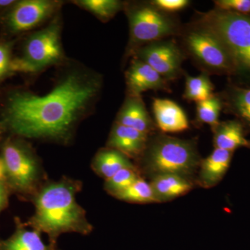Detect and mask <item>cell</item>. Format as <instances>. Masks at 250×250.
<instances>
[{
    "instance_id": "31",
    "label": "cell",
    "mask_w": 250,
    "mask_h": 250,
    "mask_svg": "<svg viewBox=\"0 0 250 250\" xmlns=\"http://www.w3.org/2000/svg\"><path fill=\"white\" fill-rule=\"evenodd\" d=\"M16 1H10V0H7V1H5V0H0V6L1 7H6V6H10V5L14 4Z\"/></svg>"
},
{
    "instance_id": "26",
    "label": "cell",
    "mask_w": 250,
    "mask_h": 250,
    "mask_svg": "<svg viewBox=\"0 0 250 250\" xmlns=\"http://www.w3.org/2000/svg\"><path fill=\"white\" fill-rule=\"evenodd\" d=\"M214 4L215 9L250 15V0H217Z\"/></svg>"
},
{
    "instance_id": "7",
    "label": "cell",
    "mask_w": 250,
    "mask_h": 250,
    "mask_svg": "<svg viewBox=\"0 0 250 250\" xmlns=\"http://www.w3.org/2000/svg\"><path fill=\"white\" fill-rule=\"evenodd\" d=\"M126 10L130 48L133 52L147 44L181 35L183 30L177 20L156 9L150 2L137 4Z\"/></svg>"
},
{
    "instance_id": "30",
    "label": "cell",
    "mask_w": 250,
    "mask_h": 250,
    "mask_svg": "<svg viewBox=\"0 0 250 250\" xmlns=\"http://www.w3.org/2000/svg\"><path fill=\"white\" fill-rule=\"evenodd\" d=\"M0 182L6 183V167H5L4 161L1 156H0Z\"/></svg>"
},
{
    "instance_id": "22",
    "label": "cell",
    "mask_w": 250,
    "mask_h": 250,
    "mask_svg": "<svg viewBox=\"0 0 250 250\" xmlns=\"http://www.w3.org/2000/svg\"><path fill=\"white\" fill-rule=\"evenodd\" d=\"M115 197L129 203H158L152 186L142 177Z\"/></svg>"
},
{
    "instance_id": "28",
    "label": "cell",
    "mask_w": 250,
    "mask_h": 250,
    "mask_svg": "<svg viewBox=\"0 0 250 250\" xmlns=\"http://www.w3.org/2000/svg\"><path fill=\"white\" fill-rule=\"evenodd\" d=\"M12 59L11 57V47L6 44H0V80L4 78L10 71Z\"/></svg>"
},
{
    "instance_id": "11",
    "label": "cell",
    "mask_w": 250,
    "mask_h": 250,
    "mask_svg": "<svg viewBox=\"0 0 250 250\" xmlns=\"http://www.w3.org/2000/svg\"><path fill=\"white\" fill-rule=\"evenodd\" d=\"M128 95L139 97L147 90H168L167 81L146 62L134 57L126 72Z\"/></svg>"
},
{
    "instance_id": "8",
    "label": "cell",
    "mask_w": 250,
    "mask_h": 250,
    "mask_svg": "<svg viewBox=\"0 0 250 250\" xmlns=\"http://www.w3.org/2000/svg\"><path fill=\"white\" fill-rule=\"evenodd\" d=\"M182 41L186 52L204 71L209 74L233 75L231 58L222 42L209 30L194 22L182 30Z\"/></svg>"
},
{
    "instance_id": "21",
    "label": "cell",
    "mask_w": 250,
    "mask_h": 250,
    "mask_svg": "<svg viewBox=\"0 0 250 250\" xmlns=\"http://www.w3.org/2000/svg\"><path fill=\"white\" fill-rule=\"evenodd\" d=\"M209 75L205 72H202L197 77L187 75L183 98L187 101L198 103L213 96L214 85L212 83Z\"/></svg>"
},
{
    "instance_id": "3",
    "label": "cell",
    "mask_w": 250,
    "mask_h": 250,
    "mask_svg": "<svg viewBox=\"0 0 250 250\" xmlns=\"http://www.w3.org/2000/svg\"><path fill=\"white\" fill-rule=\"evenodd\" d=\"M195 22L211 31L226 49L233 65L231 83L250 86V15L213 9Z\"/></svg>"
},
{
    "instance_id": "20",
    "label": "cell",
    "mask_w": 250,
    "mask_h": 250,
    "mask_svg": "<svg viewBox=\"0 0 250 250\" xmlns=\"http://www.w3.org/2000/svg\"><path fill=\"white\" fill-rule=\"evenodd\" d=\"M92 168L105 181L113 177L118 171L135 167L129 158L114 149L106 147L100 149L94 157Z\"/></svg>"
},
{
    "instance_id": "19",
    "label": "cell",
    "mask_w": 250,
    "mask_h": 250,
    "mask_svg": "<svg viewBox=\"0 0 250 250\" xmlns=\"http://www.w3.org/2000/svg\"><path fill=\"white\" fill-rule=\"evenodd\" d=\"M16 229L8 239L0 241V250H60L57 246L45 245L41 233L36 230L27 229L25 224L16 218Z\"/></svg>"
},
{
    "instance_id": "17",
    "label": "cell",
    "mask_w": 250,
    "mask_h": 250,
    "mask_svg": "<svg viewBox=\"0 0 250 250\" xmlns=\"http://www.w3.org/2000/svg\"><path fill=\"white\" fill-rule=\"evenodd\" d=\"M158 203L171 201L187 194L194 187L193 181L176 174H160L149 182Z\"/></svg>"
},
{
    "instance_id": "9",
    "label": "cell",
    "mask_w": 250,
    "mask_h": 250,
    "mask_svg": "<svg viewBox=\"0 0 250 250\" xmlns=\"http://www.w3.org/2000/svg\"><path fill=\"white\" fill-rule=\"evenodd\" d=\"M134 57L146 62L164 80H177L182 73L183 49L172 39L156 41L143 46L134 52Z\"/></svg>"
},
{
    "instance_id": "29",
    "label": "cell",
    "mask_w": 250,
    "mask_h": 250,
    "mask_svg": "<svg viewBox=\"0 0 250 250\" xmlns=\"http://www.w3.org/2000/svg\"><path fill=\"white\" fill-rule=\"evenodd\" d=\"M10 192L11 190L7 184L0 182V214L9 205Z\"/></svg>"
},
{
    "instance_id": "13",
    "label": "cell",
    "mask_w": 250,
    "mask_h": 250,
    "mask_svg": "<svg viewBox=\"0 0 250 250\" xmlns=\"http://www.w3.org/2000/svg\"><path fill=\"white\" fill-rule=\"evenodd\" d=\"M233 152L215 148L213 152L202 159L195 181L205 188L215 187L221 182L229 168Z\"/></svg>"
},
{
    "instance_id": "23",
    "label": "cell",
    "mask_w": 250,
    "mask_h": 250,
    "mask_svg": "<svg viewBox=\"0 0 250 250\" xmlns=\"http://www.w3.org/2000/svg\"><path fill=\"white\" fill-rule=\"evenodd\" d=\"M77 4L106 22L124 8V3L117 0H80Z\"/></svg>"
},
{
    "instance_id": "10",
    "label": "cell",
    "mask_w": 250,
    "mask_h": 250,
    "mask_svg": "<svg viewBox=\"0 0 250 250\" xmlns=\"http://www.w3.org/2000/svg\"><path fill=\"white\" fill-rule=\"evenodd\" d=\"M60 2L49 0H24L15 3L6 15V25L13 34L31 30L55 14Z\"/></svg>"
},
{
    "instance_id": "27",
    "label": "cell",
    "mask_w": 250,
    "mask_h": 250,
    "mask_svg": "<svg viewBox=\"0 0 250 250\" xmlns=\"http://www.w3.org/2000/svg\"><path fill=\"white\" fill-rule=\"evenodd\" d=\"M150 3L156 9L166 14L182 11L190 4L188 0H154Z\"/></svg>"
},
{
    "instance_id": "16",
    "label": "cell",
    "mask_w": 250,
    "mask_h": 250,
    "mask_svg": "<svg viewBox=\"0 0 250 250\" xmlns=\"http://www.w3.org/2000/svg\"><path fill=\"white\" fill-rule=\"evenodd\" d=\"M212 131L215 148L233 152L238 148L250 149V141L246 139L245 126L237 119L220 122Z\"/></svg>"
},
{
    "instance_id": "25",
    "label": "cell",
    "mask_w": 250,
    "mask_h": 250,
    "mask_svg": "<svg viewBox=\"0 0 250 250\" xmlns=\"http://www.w3.org/2000/svg\"><path fill=\"white\" fill-rule=\"evenodd\" d=\"M223 108V101L220 97L213 95L207 100L197 103V121L209 125L213 129L220 123L219 116Z\"/></svg>"
},
{
    "instance_id": "4",
    "label": "cell",
    "mask_w": 250,
    "mask_h": 250,
    "mask_svg": "<svg viewBox=\"0 0 250 250\" xmlns=\"http://www.w3.org/2000/svg\"><path fill=\"white\" fill-rule=\"evenodd\" d=\"M141 160L143 170L151 178L170 174L192 180L197 173L202 159L195 140L159 134L149 140Z\"/></svg>"
},
{
    "instance_id": "12",
    "label": "cell",
    "mask_w": 250,
    "mask_h": 250,
    "mask_svg": "<svg viewBox=\"0 0 250 250\" xmlns=\"http://www.w3.org/2000/svg\"><path fill=\"white\" fill-rule=\"evenodd\" d=\"M148 141L149 135L116 122L112 126L106 146L123 153L130 159H141Z\"/></svg>"
},
{
    "instance_id": "15",
    "label": "cell",
    "mask_w": 250,
    "mask_h": 250,
    "mask_svg": "<svg viewBox=\"0 0 250 250\" xmlns=\"http://www.w3.org/2000/svg\"><path fill=\"white\" fill-rule=\"evenodd\" d=\"M116 123L149 135L155 129L141 96L128 95L118 113Z\"/></svg>"
},
{
    "instance_id": "5",
    "label": "cell",
    "mask_w": 250,
    "mask_h": 250,
    "mask_svg": "<svg viewBox=\"0 0 250 250\" xmlns=\"http://www.w3.org/2000/svg\"><path fill=\"white\" fill-rule=\"evenodd\" d=\"M1 158L10 190L31 199L47 182V174L39 156L24 141L9 139L1 147Z\"/></svg>"
},
{
    "instance_id": "1",
    "label": "cell",
    "mask_w": 250,
    "mask_h": 250,
    "mask_svg": "<svg viewBox=\"0 0 250 250\" xmlns=\"http://www.w3.org/2000/svg\"><path fill=\"white\" fill-rule=\"evenodd\" d=\"M101 87L98 75L74 70L43 95L16 90L8 97L4 125L20 137L66 145L88 114Z\"/></svg>"
},
{
    "instance_id": "2",
    "label": "cell",
    "mask_w": 250,
    "mask_h": 250,
    "mask_svg": "<svg viewBox=\"0 0 250 250\" xmlns=\"http://www.w3.org/2000/svg\"><path fill=\"white\" fill-rule=\"evenodd\" d=\"M82 187L81 181L67 177L47 181L31 199L35 212L24 223L26 226L45 233L52 246H57L62 233L89 234L93 225L87 219L85 210L76 201L77 194Z\"/></svg>"
},
{
    "instance_id": "6",
    "label": "cell",
    "mask_w": 250,
    "mask_h": 250,
    "mask_svg": "<svg viewBox=\"0 0 250 250\" xmlns=\"http://www.w3.org/2000/svg\"><path fill=\"white\" fill-rule=\"evenodd\" d=\"M63 56L60 22L54 20L48 26L28 38L22 57L11 60L10 71L36 73L59 63Z\"/></svg>"
},
{
    "instance_id": "14",
    "label": "cell",
    "mask_w": 250,
    "mask_h": 250,
    "mask_svg": "<svg viewBox=\"0 0 250 250\" xmlns=\"http://www.w3.org/2000/svg\"><path fill=\"white\" fill-rule=\"evenodd\" d=\"M153 113L156 125L164 133H179L189 128L187 114L180 106L167 99H154Z\"/></svg>"
},
{
    "instance_id": "18",
    "label": "cell",
    "mask_w": 250,
    "mask_h": 250,
    "mask_svg": "<svg viewBox=\"0 0 250 250\" xmlns=\"http://www.w3.org/2000/svg\"><path fill=\"white\" fill-rule=\"evenodd\" d=\"M220 97L226 112L236 116L244 126H250V86L231 83Z\"/></svg>"
},
{
    "instance_id": "24",
    "label": "cell",
    "mask_w": 250,
    "mask_h": 250,
    "mask_svg": "<svg viewBox=\"0 0 250 250\" xmlns=\"http://www.w3.org/2000/svg\"><path fill=\"white\" fill-rule=\"evenodd\" d=\"M141 177V170L137 166L126 167L105 181L104 190L115 197Z\"/></svg>"
}]
</instances>
